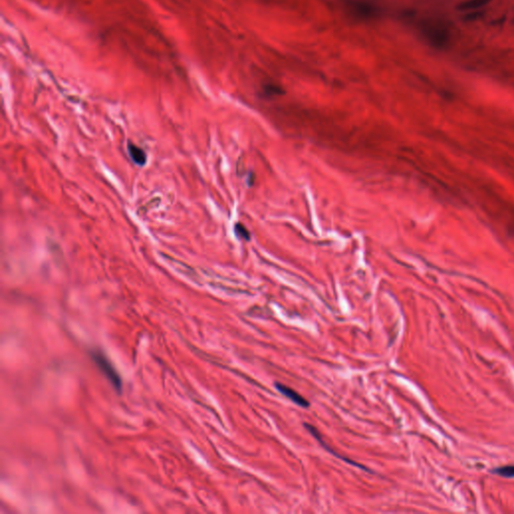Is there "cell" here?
<instances>
[{"label":"cell","mask_w":514,"mask_h":514,"mask_svg":"<svg viewBox=\"0 0 514 514\" xmlns=\"http://www.w3.org/2000/svg\"><path fill=\"white\" fill-rule=\"evenodd\" d=\"M491 472L493 474H496V475L504 477V478H514V465L498 467V468L492 469Z\"/></svg>","instance_id":"52a82bcc"},{"label":"cell","mask_w":514,"mask_h":514,"mask_svg":"<svg viewBox=\"0 0 514 514\" xmlns=\"http://www.w3.org/2000/svg\"><path fill=\"white\" fill-rule=\"evenodd\" d=\"M275 387L283 396L289 398L291 402H293L302 408H309L311 406V404L306 398L300 396L297 392H295L293 389H291L290 387L282 385L280 383H275Z\"/></svg>","instance_id":"3957f363"},{"label":"cell","mask_w":514,"mask_h":514,"mask_svg":"<svg viewBox=\"0 0 514 514\" xmlns=\"http://www.w3.org/2000/svg\"><path fill=\"white\" fill-rule=\"evenodd\" d=\"M128 152L131 159L133 160L135 164L139 166H144L147 162V155L145 151H143L140 147L136 146L133 143L129 142L128 143Z\"/></svg>","instance_id":"5b68a950"},{"label":"cell","mask_w":514,"mask_h":514,"mask_svg":"<svg viewBox=\"0 0 514 514\" xmlns=\"http://www.w3.org/2000/svg\"><path fill=\"white\" fill-rule=\"evenodd\" d=\"M234 231H235V234L236 236H238L239 238L241 239H244V240H249V237H250V234L248 232V230L246 229L245 226H243L241 223L235 224V227H234Z\"/></svg>","instance_id":"ba28073f"},{"label":"cell","mask_w":514,"mask_h":514,"mask_svg":"<svg viewBox=\"0 0 514 514\" xmlns=\"http://www.w3.org/2000/svg\"><path fill=\"white\" fill-rule=\"evenodd\" d=\"M304 426H306V428H307V429H308V430H309V431H310V432L312 433V435H313V437H314V438H315V439H316V440H317V441L319 442V444H320V445H321L322 447L325 448V449H327V450H328L329 452H331V453H332L333 455H335V456H336V457H338L339 459H342V460H344V461H346L347 463H350V464H353V465L357 466V467H358V468H360V469L366 470V471H370V470L368 469L367 467H364L363 465L358 464V463H357V462H355V461H353V460H351V459H346L345 457H342V456L338 455L337 453H335V451H333V449H331V448L329 447V446H328V445H327V444H326V443H325V442L322 441V439H321V437H320V435H319L318 431H317V430H316V429H315V428H314L313 426H312V425L308 424V423H306V424H304ZM370 472H372V471H370Z\"/></svg>","instance_id":"277c9868"},{"label":"cell","mask_w":514,"mask_h":514,"mask_svg":"<svg viewBox=\"0 0 514 514\" xmlns=\"http://www.w3.org/2000/svg\"><path fill=\"white\" fill-rule=\"evenodd\" d=\"M93 359L96 364L99 366V368L102 370V372L106 375V377L110 380V382L113 385V387L118 390L121 391L122 389V380L119 376V374L115 371L110 361L105 358L104 356L100 354H93Z\"/></svg>","instance_id":"7a4b0ae2"},{"label":"cell","mask_w":514,"mask_h":514,"mask_svg":"<svg viewBox=\"0 0 514 514\" xmlns=\"http://www.w3.org/2000/svg\"><path fill=\"white\" fill-rule=\"evenodd\" d=\"M490 0H466L457 6V9L465 10H478L489 3Z\"/></svg>","instance_id":"8992f818"},{"label":"cell","mask_w":514,"mask_h":514,"mask_svg":"<svg viewBox=\"0 0 514 514\" xmlns=\"http://www.w3.org/2000/svg\"><path fill=\"white\" fill-rule=\"evenodd\" d=\"M425 35L429 42L436 47H445L450 41V34L446 28L440 25H431L425 29Z\"/></svg>","instance_id":"6da1fadb"}]
</instances>
